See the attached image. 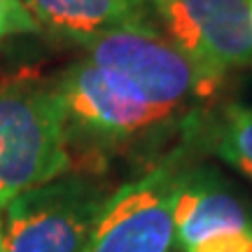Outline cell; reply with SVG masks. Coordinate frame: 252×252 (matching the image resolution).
I'll list each match as a JSON object with an SVG mask.
<instances>
[{
	"instance_id": "6da1fadb",
	"label": "cell",
	"mask_w": 252,
	"mask_h": 252,
	"mask_svg": "<svg viewBox=\"0 0 252 252\" xmlns=\"http://www.w3.org/2000/svg\"><path fill=\"white\" fill-rule=\"evenodd\" d=\"M210 140V119L191 115L171 152L133 182L112 191L80 252H171L173 206L191 159Z\"/></svg>"
},
{
	"instance_id": "7a4b0ae2",
	"label": "cell",
	"mask_w": 252,
	"mask_h": 252,
	"mask_svg": "<svg viewBox=\"0 0 252 252\" xmlns=\"http://www.w3.org/2000/svg\"><path fill=\"white\" fill-rule=\"evenodd\" d=\"M70 163L56 82H0V213L19 194L70 173Z\"/></svg>"
},
{
	"instance_id": "3957f363",
	"label": "cell",
	"mask_w": 252,
	"mask_h": 252,
	"mask_svg": "<svg viewBox=\"0 0 252 252\" xmlns=\"http://www.w3.org/2000/svg\"><path fill=\"white\" fill-rule=\"evenodd\" d=\"M56 82L65 112L68 145L75 140L89 150H117L163 128L182 126L187 119L154 105L143 91L115 72L103 70L87 59L65 68Z\"/></svg>"
},
{
	"instance_id": "277c9868",
	"label": "cell",
	"mask_w": 252,
	"mask_h": 252,
	"mask_svg": "<svg viewBox=\"0 0 252 252\" xmlns=\"http://www.w3.org/2000/svg\"><path fill=\"white\" fill-rule=\"evenodd\" d=\"M110 194L103 182L75 173L19 194L2 210L5 252H80Z\"/></svg>"
},
{
	"instance_id": "5b68a950",
	"label": "cell",
	"mask_w": 252,
	"mask_h": 252,
	"mask_svg": "<svg viewBox=\"0 0 252 252\" xmlns=\"http://www.w3.org/2000/svg\"><path fill=\"white\" fill-rule=\"evenodd\" d=\"M82 47L87 61L128 80L168 112L178 115L194 98L210 94L189 59L152 19L108 31Z\"/></svg>"
},
{
	"instance_id": "8992f818",
	"label": "cell",
	"mask_w": 252,
	"mask_h": 252,
	"mask_svg": "<svg viewBox=\"0 0 252 252\" xmlns=\"http://www.w3.org/2000/svg\"><path fill=\"white\" fill-rule=\"evenodd\" d=\"M150 7L210 91L252 63V0H150Z\"/></svg>"
},
{
	"instance_id": "52a82bcc",
	"label": "cell",
	"mask_w": 252,
	"mask_h": 252,
	"mask_svg": "<svg viewBox=\"0 0 252 252\" xmlns=\"http://www.w3.org/2000/svg\"><path fill=\"white\" fill-rule=\"evenodd\" d=\"M173 224L175 243L191 252L217 236L252 231V208L217 171L189 166L175 194Z\"/></svg>"
},
{
	"instance_id": "ba28073f",
	"label": "cell",
	"mask_w": 252,
	"mask_h": 252,
	"mask_svg": "<svg viewBox=\"0 0 252 252\" xmlns=\"http://www.w3.org/2000/svg\"><path fill=\"white\" fill-rule=\"evenodd\" d=\"M24 5L40 28L80 47L108 31L152 19L150 0H24Z\"/></svg>"
},
{
	"instance_id": "9c48e42d",
	"label": "cell",
	"mask_w": 252,
	"mask_h": 252,
	"mask_svg": "<svg viewBox=\"0 0 252 252\" xmlns=\"http://www.w3.org/2000/svg\"><path fill=\"white\" fill-rule=\"evenodd\" d=\"M208 150L231 163L252 180V108L229 105L220 117H210V143Z\"/></svg>"
},
{
	"instance_id": "30bf717a",
	"label": "cell",
	"mask_w": 252,
	"mask_h": 252,
	"mask_svg": "<svg viewBox=\"0 0 252 252\" xmlns=\"http://www.w3.org/2000/svg\"><path fill=\"white\" fill-rule=\"evenodd\" d=\"M37 31L40 26L24 5V0H0V42Z\"/></svg>"
},
{
	"instance_id": "8fae6325",
	"label": "cell",
	"mask_w": 252,
	"mask_h": 252,
	"mask_svg": "<svg viewBox=\"0 0 252 252\" xmlns=\"http://www.w3.org/2000/svg\"><path fill=\"white\" fill-rule=\"evenodd\" d=\"M191 252H252V231H236V234L217 236L208 243L198 245Z\"/></svg>"
},
{
	"instance_id": "7c38bea8",
	"label": "cell",
	"mask_w": 252,
	"mask_h": 252,
	"mask_svg": "<svg viewBox=\"0 0 252 252\" xmlns=\"http://www.w3.org/2000/svg\"><path fill=\"white\" fill-rule=\"evenodd\" d=\"M0 252H5V238H2V213H0Z\"/></svg>"
}]
</instances>
